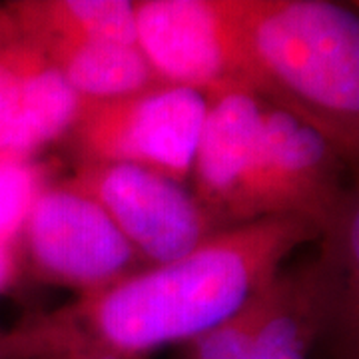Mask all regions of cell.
Listing matches in <instances>:
<instances>
[{"mask_svg": "<svg viewBox=\"0 0 359 359\" xmlns=\"http://www.w3.org/2000/svg\"><path fill=\"white\" fill-rule=\"evenodd\" d=\"M320 231L299 216L224 228L188 256L90 292L32 332L42 347L84 344L120 359L194 341L276 280L283 262Z\"/></svg>", "mask_w": 359, "mask_h": 359, "instance_id": "6da1fadb", "label": "cell"}, {"mask_svg": "<svg viewBox=\"0 0 359 359\" xmlns=\"http://www.w3.org/2000/svg\"><path fill=\"white\" fill-rule=\"evenodd\" d=\"M335 144L320 128L252 94L210 100L190 178L224 226L299 216L321 230L337 204Z\"/></svg>", "mask_w": 359, "mask_h": 359, "instance_id": "7a4b0ae2", "label": "cell"}, {"mask_svg": "<svg viewBox=\"0 0 359 359\" xmlns=\"http://www.w3.org/2000/svg\"><path fill=\"white\" fill-rule=\"evenodd\" d=\"M242 20L269 102L320 128L337 150H355L358 14L323 0H242Z\"/></svg>", "mask_w": 359, "mask_h": 359, "instance_id": "3957f363", "label": "cell"}, {"mask_svg": "<svg viewBox=\"0 0 359 359\" xmlns=\"http://www.w3.org/2000/svg\"><path fill=\"white\" fill-rule=\"evenodd\" d=\"M136 46L156 76L214 100L252 94L269 102L242 20V0L134 2Z\"/></svg>", "mask_w": 359, "mask_h": 359, "instance_id": "277c9868", "label": "cell"}, {"mask_svg": "<svg viewBox=\"0 0 359 359\" xmlns=\"http://www.w3.org/2000/svg\"><path fill=\"white\" fill-rule=\"evenodd\" d=\"M208 106L204 94L166 82L118 98H80L66 136L80 164H130L184 184Z\"/></svg>", "mask_w": 359, "mask_h": 359, "instance_id": "5b68a950", "label": "cell"}, {"mask_svg": "<svg viewBox=\"0 0 359 359\" xmlns=\"http://www.w3.org/2000/svg\"><path fill=\"white\" fill-rule=\"evenodd\" d=\"M66 188L92 198L134 252L156 266L188 256L224 230L184 184L130 164H78Z\"/></svg>", "mask_w": 359, "mask_h": 359, "instance_id": "8992f818", "label": "cell"}, {"mask_svg": "<svg viewBox=\"0 0 359 359\" xmlns=\"http://www.w3.org/2000/svg\"><path fill=\"white\" fill-rule=\"evenodd\" d=\"M22 236L44 278L86 294L126 278L138 257L102 208L65 184L40 192Z\"/></svg>", "mask_w": 359, "mask_h": 359, "instance_id": "52a82bcc", "label": "cell"}, {"mask_svg": "<svg viewBox=\"0 0 359 359\" xmlns=\"http://www.w3.org/2000/svg\"><path fill=\"white\" fill-rule=\"evenodd\" d=\"M80 96L14 28L0 46V160H30L68 134Z\"/></svg>", "mask_w": 359, "mask_h": 359, "instance_id": "ba28073f", "label": "cell"}, {"mask_svg": "<svg viewBox=\"0 0 359 359\" xmlns=\"http://www.w3.org/2000/svg\"><path fill=\"white\" fill-rule=\"evenodd\" d=\"M316 287L276 278L231 318L196 337L190 359H238L254 349L308 351L320 332Z\"/></svg>", "mask_w": 359, "mask_h": 359, "instance_id": "9c48e42d", "label": "cell"}, {"mask_svg": "<svg viewBox=\"0 0 359 359\" xmlns=\"http://www.w3.org/2000/svg\"><path fill=\"white\" fill-rule=\"evenodd\" d=\"M32 44L62 74L68 86L86 100L128 96L162 84L136 44L65 40H42Z\"/></svg>", "mask_w": 359, "mask_h": 359, "instance_id": "30bf717a", "label": "cell"}, {"mask_svg": "<svg viewBox=\"0 0 359 359\" xmlns=\"http://www.w3.org/2000/svg\"><path fill=\"white\" fill-rule=\"evenodd\" d=\"M14 28L30 42L136 44L134 2L126 0H32L13 8Z\"/></svg>", "mask_w": 359, "mask_h": 359, "instance_id": "8fae6325", "label": "cell"}, {"mask_svg": "<svg viewBox=\"0 0 359 359\" xmlns=\"http://www.w3.org/2000/svg\"><path fill=\"white\" fill-rule=\"evenodd\" d=\"M46 188L44 174L30 160H0V244L22 236L30 210Z\"/></svg>", "mask_w": 359, "mask_h": 359, "instance_id": "7c38bea8", "label": "cell"}, {"mask_svg": "<svg viewBox=\"0 0 359 359\" xmlns=\"http://www.w3.org/2000/svg\"><path fill=\"white\" fill-rule=\"evenodd\" d=\"M28 359H120L106 353L102 349L92 346H84V344H68V346H56L48 347L44 351H39L36 355Z\"/></svg>", "mask_w": 359, "mask_h": 359, "instance_id": "4fadbf2b", "label": "cell"}, {"mask_svg": "<svg viewBox=\"0 0 359 359\" xmlns=\"http://www.w3.org/2000/svg\"><path fill=\"white\" fill-rule=\"evenodd\" d=\"M304 349H254L238 359H308Z\"/></svg>", "mask_w": 359, "mask_h": 359, "instance_id": "5bb4252c", "label": "cell"}, {"mask_svg": "<svg viewBox=\"0 0 359 359\" xmlns=\"http://www.w3.org/2000/svg\"><path fill=\"white\" fill-rule=\"evenodd\" d=\"M13 273H14L13 248L0 244V290L13 280Z\"/></svg>", "mask_w": 359, "mask_h": 359, "instance_id": "9a60e30c", "label": "cell"}, {"mask_svg": "<svg viewBox=\"0 0 359 359\" xmlns=\"http://www.w3.org/2000/svg\"><path fill=\"white\" fill-rule=\"evenodd\" d=\"M0 359H8V358H6V355H4V353H0Z\"/></svg>", "mask_w": 359, "mask_h": 359, "instance_id": "2e32d148", "label": "cell"}]
</instances>
